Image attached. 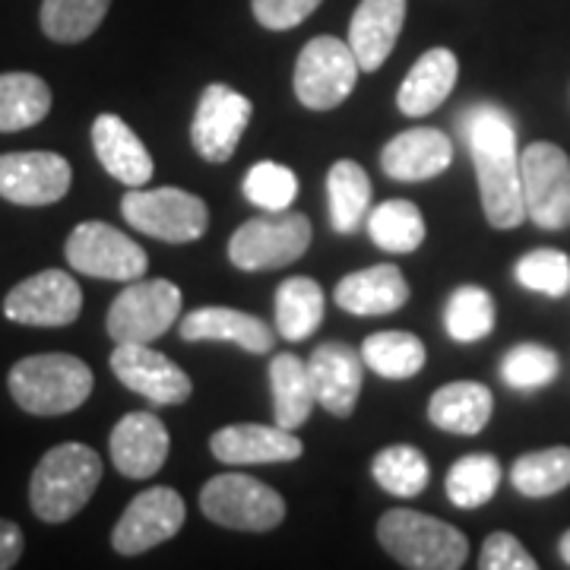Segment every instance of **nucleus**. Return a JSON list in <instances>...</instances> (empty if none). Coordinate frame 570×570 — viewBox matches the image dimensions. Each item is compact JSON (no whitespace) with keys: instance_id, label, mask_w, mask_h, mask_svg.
Instances as JSON below:
<instances>
[{"instance_id":"e433bc0d","label":"nucleus","mask_w":570,"mask_h":570,"mask_svg":"<svg viewBox=\"0 0 570 570\" xmlns=\"http://www.w3.org/2000/svg\"><path fill=\"white\" fill-rule=\"evenodd\" d=\"M498 321V307L491 298L489 288L482 285H460L450 295L448 311H444V326H448L450 340L456 343H479L485 340Z\"/></svg>"},{"instance_id":"6e6552de","label":"nucleus","mask_w":570,"mask_h":570,"mask_svg":"<svg viewBox=\"0 0 570 570\" xmlns=\"http://www.w3.org/2000/svg\"><path fill=\"white\" fill-rule=\"evenodd\" d=\"M181 314V288L171 279H134L111 302L105 330L118 343H156Z\"/></svg>"},{"instance_id":"412c9836","label":"nucleus","mask_w":570,"mask_h":570,"mask_svg":"<svg viewBox=\"0 0 570 570\" xmlns=\"http://www.w3.org/2000/svg\"><path fill=\"white\" fill-rule=\"evenodd\" d=\"M406 22V0H362L348 20V48L362 73L384 67Z\"/></svg>"},{"instance_id":"2f4dec72","label":"nucleus","mask_w":570,"mask_h":570,"mask_svg":"<svg viewBox=\"0 0 570 570\" xmlns=\"http://www.w3.org/2000/svg\"><path fill=\"white\" fill-rule=\"evenodd\" d=\"M425 343L406 330L374 333L362 343V362L387 381H409L425 367Z\"/></svg>"},{"instance_id":"4468645a","label":"nucleus","mask_w":570,"mask_h":570,"mask_svg":"<svg viewBox=\"0 0 570 570\" xmlns=\"http://www.w3.org/2000/svg\"><path fill=\"white\" fill-rule=\"evenodd\" d=\"M184 517H187V508H184V498L178 491L165 489V485L146 489L127 504L121 520L115 523L111 546L124 558L142 554V551L175 539L181 532Z\"/></svg>"},{"instance_id":"bb28decb","label":"nucleus","mask_w":570,"mask_h":570,"mask_svg":"<svg viewBox=\"0 0 570 570\" xmlns=\"http://www.w3.org/2000/svg\"><path fill=\"white\" fill-rule=\"evenodd\" d=\"M269 390H273V419L276 425L298 431L311 419L317 396L311 387L307 362L292 352H276L269 362Z\"/></svg>"},{"instance_id":"f3484780","label":"nucleus","mask_w":570,"mask_h":570,"mask_svg":"<svg viewBox=\"0 0 570 570\" xmlns=\"http://www.w3.org/2000/svg\"><path fill=\"white\" fill-rule=\"evenodd\" d=\"M213 456L225 466H261V463H292L305 453L302 438L283 425H245L219 428L209 438Z\"/></svg>"},{"instance_id":"a19ab883","label":"nucleus","mask_w":570,"mask_h":570,"mask_svg":"<svg viewBox=\"0 0 570 570\" xmlns=\"http://www.w3.org/2000/svg\"><path fill=\"white\" fill-rule=\"evenodd\" d=\"M479 568L482 570H535L539 561L530 551L523 549V542L513 532H491L479 554Z\"/></svg>"},{"instance_id":"4c0bfd02","label":"nucleus","mask_w":570,"mask_h":570,"mask_svg":"<svg viewBox=\"0 0 570 570\" xmlns=\"http://www.w3.org/2000/svg\"><path fill=\"white\" fill-rule=\"evenodd\" d=\"M517 283L546 298H561L570 292V257L558 247H539L523 254L513 266Z\"/></svg>"},{"instance_id":"aec40b11","label":"nucleus","mask_w":570,"mask_h":570,"mask_svg":"<svg viewBox=\"0 0 570 570\" xmlns=\"http://www.w3.org/2000/svg\"><path fill=\"white\" fill-rule=\"evenodd\" d=\"M453 142L438 127H412L381 149V168L393 181H428L448 171Z\"/></svg>"},{"instance_id":"423d86ee","label":"nucleus","mask_w":570,"mask_h":570,"mask_svg":"<svg viewBox=\"0 0 570 570\" xmlns=\"http://www.w3.org/2000/svg\"><path fill=\"white\" fill-rule=\"evenodd\" d=\"M200 510L216 527L242 532H269L285 520V498L245 472L213 475L200 491Z\"/></svg>"},{"instance_id":"f03ea898","label":"nucleus","mask_w":570,"mask_h":570,"mask_svg":"<svg viewBox=\"0 0 570 570\" xmlns=\"http://www.w3.org/2000/svg\"><path fill=\"white\" fill-rule=\"evenodd\" d=\"M102 482V460L86 444H58L39 460L29 482L32 513L45 523H67L80 513Z\"/></svg>"},{"instance_id":"5701e85b","label":"nucleus","mask_w":570,"mask_h":570,"mask_svg":"<svg viewBox=\"0 0 570 570\" xmlns=\"http://www.w3.org/2000/svg\"><path fill=\"white\" fill-rule=\"evenodd\" d=\"M333 302L358 317L393 314L409 302V283L403 269L393 264H377L348 273L333 288Z\"/></svg>"},{"instance_id":"0eeeda50","label":"nucleus","mask_w":570,"mask_h":570,"mask_svg":"<svg viewBox=\"0 0 570 570\" xmlns=\"http://www.w3.org/2000/svg\"><path fill=\"white\" fill-rule=\"evenodd\" d=\"M311 238L314 232L305 213H266L235 228L228 242V261L245 273L283 269L305 257Z\"/></svg>"},{"instance_id":"37998d69","label":"nucleus","mask_w":570,"mask_h":570,"mask_svg":"<svg viewBox=\"0 0 570 570\" xmlns=\"http://www.w3.org/2000/svg\"><path fill=\"white\" fill-rule=\"evenodd\" d=\"M22 530L13 520H0V570H10L22 558Z\"/></svg>"},{"instance_id":"58836bf2","label":"nucleus","mask_w":570,"mask_h":570,"mask_svg":"<svg viewBox=\"0 0 570 570\" xmlns=\"http://www.w3.org/2000/svg\"><path fill=\"white\" fill-rule=\"evenodd\" d=\"M558 371H561L558 352L549 346H539V343H520V346L510 348L501 362V377L513 390L549 387L558 377Z\"/></svg>"},{"instance_id":"dca6fc26","label":"nucleus","mask_w":570,"mask_h":570,"mask_svg":"<svg viewBox=\"0 0 570 570\" xmlns=\"http://www.w3.org/2000/svg\"><path fill=\"white\" fill-rule=\"evenodd\" d=\"M111 371L124 387L140 393L153 406H181L194 393V381L181 365L156 352L153 343H118L111 352Z\"/></svg>"},{"instance_id":"a878e982","label":"nucleus","mask_w":570,"mask_h":570,"mask_svg":"<svg viewBox=\"0 0 570 570\" xmlns=\"http://www.w3.org/2000/svg\"><path fill=\"white\" fill-rule=\"evenodd\" d=\"M494 396L479 381H453L448 387L434 390L428 400V419L450 434H479L491 422Z\"/></svg>"},{"instance_id":"c9c22d12","label":"nucleus","mask_w":570,"mask_h":570,"mask_svg":"<svg viewBox=\"0 0 570 570\" xmlns=\"http://www.w3.org/2000/svg\"><path fill=\"white\" fill-rule=\"evenodd\" d=\"M504 469L491 453H466L448 472V498L456 508L472 510L489 504L498 494Z\"/></svg>"},{"instance_id":"f257e3e1","label":"nucleus","mask_w":570,"mask_h":570,"mask_svg":"<svg viewBox=\"0 0 570 570\" xmlns=\"http://www.w3.org/2000/svg\"><path fill=\"white\" fill-rule=\"evenodd\" d=\"M472 168L479 178L482 209L491 228H517L527 219L523 204V171H520V146L513 118L501 105L479 102L463 115Z\"/></svg>"},{"instance_id":"b1692460","label":"nucleus","mask_w":570,"mask_h":570,"mask_svg":"<svg viewBox=\"0 0 570 570\" xmlns=\"http://www.w3.org/2000/svg\"><path fill=\"white\" fill-rule=\"evenodd\" d=\"M181 340H225L245 348L250 355H266L276 346V333L261 317L235 311V307H197L181 321Z\"/></svg>"},{"instance_id":"7ed1b4c3","label":"nucleus","mask_w":570,"mask_h":570,"mask_svg":"<svg viewBox=\"0 0 570 570\" xmlns=\"http://www.w3.org/2000/svg\"><path fill=\"white\" fill-rule=\"evenodd\" d=\"M92 367L67 352H41L29 355L10 367L7 387L13 403L29 415H67L89 400L92 393Z\"/></svg>"},{"instance_id":"7c9ffc66","label":"nucleus","mask_w":570,"mask_h":570,"mask_svg":"<svg viewBox=\"0 0 570 570\" xmlns=\"http://www.w3.org/2000/svg\"><path fill=\"white\" fill-rule=\"evenodd\" d=\"M425 232V216L412 200H384L367 213V235L387 254L419 250Z\"/></svg>"},{"instance_id":"ea45409f","label":"nucleus","mask_w":570,"mask_h":570,"mask_svg":"<svg viewBox=\"0 0 570 570\" xmlns=\"http://www.w3.org/2000/svg\"><path fill=\"white\" fill-rule=\"evenodd\" d=\"M245 197L264 213H285L298 197V178L283 163H257L245 175Z\"/></svg>"},{"instance_id":"f704fd0d","label":"nucleus","mask_w":570,"mask_h":570,"mask_svg":"<svg viewBox=\"0 0 570 570\" xmlns=\"http://www.w3.org/2000/svg\"><path fill=\"white\" fill-rule=\"evenodd\" d=\"M371 475L393 498H419L431 482V466H428V456L419 448L393 444V448H384L374 456Z\"/></svg>"},{"instance_id":"79ce46f5","label":"nucleus","mask_w":570,"mask_h":570,"mask_svg":"<svg viewBox=\"0 0 570 570\" xmlns=\"http://www.w3.org/2000/svg\"><path fill=\"white\" fill-rule=\"evenodd\" d=\"M321 3L324 0H250V10L264 29L285 32V29L302 26Z\"/></svg>"},{"instance_id":"ddd939ff","label":"nucleus","mask_w":570,"mask_h":570,"mask_svg":"<svg viewBox=\"0 0 570 570\" xmlns=\"http://www.w3.org/2000/svg\"><path fill=\"white\" fill-rule=\"evenodd\" d=\"M82 288L63 269H41L3 298L7 321L22 326H67L80 317Z\"/></svg>"},{"instance_id":"f8f14e48","label":"nucleus","mask_w":570,"mask_h":570,"mask_svg":"<svg viewBox=\"0 0 570 570\" xmlns=\"http://www.w3.org/2000/svg\"><path fill=\"white\" fill-rule=\"evenodd\" d=\"M250 118H254V105L247 96L235 92L225 82H209L194 111L190 142L206 163H228L250 127Z\"/></svg>"},{"instance_id":"72a5a7b5","label":"nucleus","mask_w":570,"mask_h":570,"mask_svg":"<svg viewBox=\"0 0 570 570\" xmlns=\"http://www.w3.org/2000/svg\"><path fill=\"white\" fill-rule=\"evenodd\" d=\"M510 482L523 498H551L570 485V448H546L523 453L510 466Z\"/></svg>"},{"instance_id":"9d476101","label":"nucleus","mask_w":570,"mask_h":570,"mask_svg":"<svg viewBox=\"0 0 570 570\" xmlns=\"http://www.w3.org/2000/svg\"><path fill=\"white\" fill-rule=\"evenodd\" d=\"M63 257L77 273L105 279V283H134L149 266L146 250L130 235L99 219L80 223L70 232L63 245Z\"/></svg>"},{"instance_id":"20e7f679","label":"nucleus","mask_w":570,"mask_h":570,"mask_svg":"<svg viewBox=\"0 0 570 570\" xmlns=\"http://www.w3.org/2000/svg\"><path fill=\"white\" fill-rule=\"evenodd\" d=\"M377 542L412 570H460L469 558V539L456 527L419 510H387L377 523Z\"/></svg>"},{"instance_id":"1a4fd4ad","label":"nucleus","mask_w":570,"mask_h":570,"mask_svg":"<svg viewBox=\"0 0 570 570\" xmlns=\"http://www.w3.org/2000/svg\"><path fill=\"white\" fill-rule=\"evenodd\" d=\"M362 67L355 61L348 41L333 36H317L302 48L295 61V96L311 111H333L346 102L352 89L358 86Z\"/></svg>"},{"instance_id":"2eb2a0df","label":"nucleus","mask_w":570,"mask_h":570,"mask_svg":"<svg viewBox=\"0 0 570 570\" xmlns=\"http://www.w3.org/2000/svg\"><path fill=\"white\" fill-rule=\"evenodd\" d=\"M73 184L70 163L48 149L0 156V197L17 206H51L67 197Z\"/></svg>"},{"instance_id":"4be33fe9","label":"nucleus","mask_w":570,"mask_h":570,"mask_svg":"<svg viewBox=\"0 0 570 570\" xmlns=\"http://www.w3.org/2000/svg\"><path fill=\"white\" fill-rule=\"evenodd\" d=\"M92 149L105 171L124 187H146L156 171L149 149L118 115H99L92 121Z\"/></svg>"},{"instance_id":"c756f323","label":"nucleus","mask_w":570,"mask_h":570,"mask_svg":"<svg viewBox=\"0 0 570 570\" xmlns=\"http://www.w3.org/2000/svg\"><path fill=\"white\" fill-rule=\"evenodd\" d=\"M51 86L36 73H0V134L29 130L48 118Z\"/></svg>"},{"instance_id":"39448f33","label":"nucleus","mask_w":570,"mask_h":570,"mask_svg":"<svg viewBox=\"0 0 570 570\" xmlns=\"http://www.w3.org/2000/svg\"><path fill=\"white\" fill-rule=\"evenodd\" d=\"M121 216L130 228L165 245H190L204 238L209 225L204 200L181 187H130L121 200Z\"/></svg>"},{"instance_id":"6ab92c4d","label":"nucleus","mask_w":570,"mask_h":570,"mask_svg":"<svg viewBox=\"0 0 570 570\" xmlns=\"http://www.w3.org/2000/svg\"><path fill=\"white\" fill-rule=\"evenodd\" d=\"M111 463L127 479H153L168 460L171 438L159 415L153 412H127L111 431Z\"/></svg>"},{"instance_id":"473e14b6","label":"nucleus","mask_w":570,"mask_h":570,"mask_svg":"<svg viewBox=\"0 0 570 570\" xmlns=\"http://www.w3.org/2000/svg\"><path fill=\"white\" fill-rule=\"evenodd\" d=\"M111 0H41V32L51 41H86L108 17Z\"/></svg>"},{"instance_id":"9b49d317","label":"nucleus","mask_w":570,"mask_h":570,"mask_svg":"<svg viewBox=\"0 0 570 570\" xmlns=\"http://www.w3.org/2000/svg\"><path fill=\"white\" fill-rule=\"evenodd\" d=\"M527 219L546 232L570 228V159L554 142H530L520 153Z\"/></svg>"},{"instance_id":"a211bd4d","label":"nucleus","mask_w":570,"mask_h":570,"mask_svg":"<svg viewBox=\"0 0 570 570\" xmlns=\"http://www.w3.org/2000/svg\"><path fill=\"white\" fill-rule=\"evenodd\" d=\"M362 352L346 343H324L314 348L307 358V374L317 406H324L336 419H348L362 396Z\"/></svg>"},{"instance_id":"c85d7f7f","label":"nucleus","mask_w":570,"mask_h":570,"mask_svg":"<svg viewBox=\"0 0 570 570\" xmlns=\"http://www.w3.org/2000/svg\"><path fill=\"white\" fill-rule=\"evenodd\" d=\"M330 223L340 235H352L371 213V178L358 163L340 159L326 171Z\"/></svg>"},{"instance_id":"c03bdc74","label":"nucleus","mask_w":570,"mask_h":570,"mask_svg":"<svg viewBox=\"0 0 570 570\" xmlns=\"http://www.w3.org/2000/svg\"><path fill=\"white\" fill-rule=\"evenodd\" d=\"M558 551H561V558H564V564L570 568V530L561 535V542H558Z\"/></svg>"},{"instance_id":"393cba45","label":"nucleus","mask_w":570,"mask_h":570,"mask_svg":"<svg viewBox=\"0 0 570 570\" xmlns=\"http://www.w3.org/2000/svg\"><path fill=\"white\" fill-rule=\"evenodd\" d=\"M460 80V61L450 48H431L412 63L406 80L396 92V105L406 118H428L448 102L453 86Z\"/></svg>"},{"instance_id":"cd10ccee","label":"nucleus","mask_w":570,"mask_h":570,"mask_svg":"<svg viewBox=\"0 0 570 570\" xmlns=\"http://www.w3.org/2000/svg\"><path fill=\"white\" fill-rule=\"evenodd\" d=\"M276 333L288 343H302L324 324L326 295L311 276H292L276 288Z\"/></svg>"}]
</instances>
